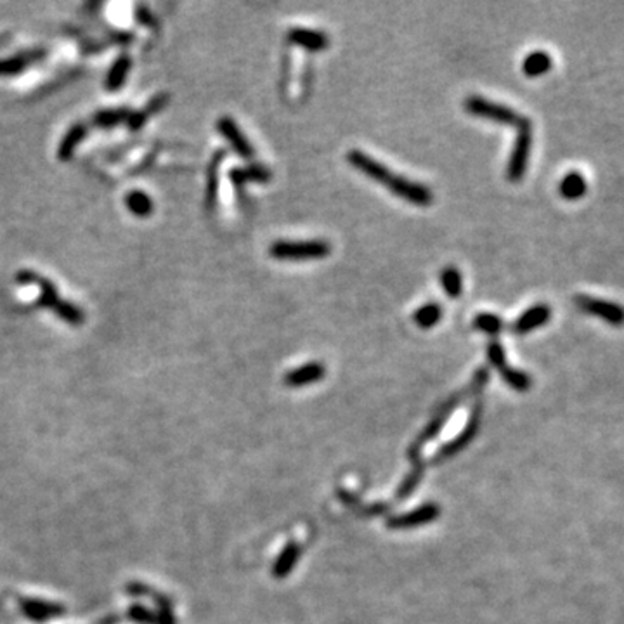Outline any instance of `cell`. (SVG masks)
Listing matches in <instances>:
<instances>
[{
    "label": "cell",
    "mask_w": 624,
    "mask_h": 624,
    "mask_svg": "<svg viewBox=\"0 0 624 624\" xmlns=\"http://www.w3.org/2000/svg\"><path fill=\"white\" fill-rule=\"evenodd\" d=\"M347 159H349V163L354 169L359 170L361 173H364L370 179H373L375 182L387 187L397 198L406 200L407 203L418 205V207H427V205H432V201H434V194H432V191L427 186H423L420 182H413L407 177L397 176L392 170H389L384 163L377 162V159L371 158L364 151H349Z\"/></svg>",
    "instance_id": "6da1fadb"
},
{
    "label": "cell",
    "mask_w": 624,
    "mask_h": 624,
    "mask_svg": "<svg viewBox=\"0 0 624 624\" xmlns=\"http://www.w3.org/2000/svg\"><path fill=\"white\" fill-rule=\"evenodd\" d=\"M332 254L329 243L322 240L307 241H276L269 248V255L278 260H314Z\"/></svg>",
    "instance_id": "7a4b0ae2"
},
{
    "label": "cell",
    "mask_w": 624,
    "mask_h": 624,
    "mask_svg": "<svg viewBox=\"0 0 624 624\" xmlns=\"http://www.w3.org/2000/svg\"><path fill=\"white\" fill-rule=\"evenodd\" d=\"M17 283H37V285L42 288L40 302L44 304L45 307H51L52 311L58 312V314L61 315L66 322H70V325H81V322H84V314H81L75 306H72V304L61 302L58 293H56L54 286H52L47 279L40 278V276L33 274V272L30 271H23L17 274Z\"/></svg>",
    "instance_id": "3957f363"
},
{
    "label": "cell",
    "mask_w": 624,
    "mask_h": 624,
    "mask_svg": "<svg viewBox=\"0 0 624 624\" xmlns=\"http://www.w3.org/2000/svg\"><path fill=\"white\" fill-rule=\"evenodd\" d=\"M531 148H533V127L529 120L524 118V122L517 127V139L506 166V177L510 182H519L524 177L531 158Z\"/></svg>",
    "instance_id": "277c9868"
},
{
    "label": "cell",
    "mask_w": 624,
    "mask_h": 624,
    "mask_svg": "<svg viewBox=\"0 0 624 624\" xmlns=\"http://www.w3.org/2000/svg\"><path fill=\"white\" fill-rule=\"evenodd\" d=\"M465 111L471 116H478V118L491 120V122L505 123V125L519 127L524 122V116H520L515 109L508 108L505 104H499V102L488 101V99L481 98V95H470L465 101Z\"/></svg>",
    "instance_id": "5b68a950"
},
{
    "label": "cell",
    "mask_w": 624,
    "mask_h": 624,
    "mask_svg": "<svg viewBox=\"0 0 624 624\" xmlns=\"http://www.w3.org/2000/svg\"><path fill=\"white\" fill-rule=\"evenodd\" d=\"M577 309L586 312L590 315L604 319L611 326H623L624 325V307L616 302H609L604 299H595L590 295H577L574 299Z\"/></svg>",
    "instance_id": "8992f818"
},
{
    "label": "cell",
    "mask_w": 624,
    "mask_h": 624,
    "mask_svg": "<svg viewBox=\"0 0 624 624\" xmlns=\"http://www.w3.org/2000/svg\"><path fill=\"white\" fill-rule=\"evenodd\" d=\"M439 515H441L439 505H435V503H425V505L418 506V508L411 510V512L404 513V515L389 517L387 527L392 531L414 529V527L434 522V520L439 519Z\"/></svg>",
    "instance_id": "52a82bcc"
},
{
    "label": "cell",
    "mask_w": 624,
    "mask_h": 624,
    "mask_svg": "<svg viewBox=\"0 0 624 624\" xmlns=\"http://www.w3.org/2000/svg\"><path fill=\"white\" fill-rule=\"evenodd\" d=\"M481 413H482V407H481V404H477L474 410V413H471L470 420H468L467 427L463 428L462 434H460L458 437L453 439V441H449L444 448L439 449V451L435 453L432 463H441V462H444V460L453 458L455 455L462 453L468 444H471V441H474L475 435H477L478 427H481Z\"/></svg>",
    "instance_id": "ba28073f"
},
{
    "label": "cell",
    "mask_w": 624,
    "mask_h": 624,
    "mask_svg": "<svg viewBox=\"0 0 624 624\" xmlns=\"http://www.w3.org/2000/svg\"><path fill=\"white\" fill-rule=\"evenodd\" d=\"M20 609L24 618L38 624H44L49 619L61 618V616L66 614L65 605L47 600H38V598H20Z\"/></svg>",
    "instance_id": "9c48e42d"
},
{
    "label": "cell",
    "mask_w": 624,
    "mask_h": 624,
    "mask_svg": "<svg viewBox=\"0 0 624 624\" xmlns=\"http://www.w3.org/2000/svg\"><path fill=\"white\" fill-rule=\"evenodd\" d=\"M286 40L309 52H322L329 47V38L325 31L309 28H292L286 33Z\"/></svg>",
    "instance_id": "30bf717a"
},
{
    "label": "cell",
    "mask_w": 624,
    "mask_h": 624,
    "mask_svg": "<svg viewBox=\"0 0 624 624\" xmlns=\"http://www.w3.org/2000/svg\"><path fill=\"white\" fill-rule=\"evenodd\" d=\"M217 130L229 141V144L233 146V150L236 151L237 155L241 156L243 159H254L255 151L254 146L248 143V139L244 137V134L241 132L240 127L236 125L233 118L229 116H222L221 120L217 122Z\"/></svg>",
    "instance_id": "8fae6325"
},
{
    "label": "cell",
    "mask_w": 624,
    "mask_h": 624,
    "mask_svg": "<svg viewBox=\"0 0 624 624\" xmlns=\"http://www.w3.org/2000/svg\"><path fill=\"white\" fill-rule=\"evenodd\" d=\"M549 318H552V309L546 304H536V306L522 312L515 319V322L512 325V332L517 333V335H526V333H531L533 329L545 326L549 321Z\"/></svg>",
    "instance_id": "7c38bea8"
},
{
    "label": "cell",
    "mask_w": 624,
    "mask_h": 624,
    "mask_svg": "<svg viewBox=\"0 0 624 624\" xmlns=\"http://www.w3.org/2000/svg\"><path fill=\"white\" fill-rule=\"evenodd\" d=\"M326 375V368L322 366L321 363H307L304 366L295 368V370L288 371L283 378L286 387H293V389H299L304 387V385H309L314 384V382L322 380Z\"/></svg>",
    "instance_id": "4fadbf2b"
},
{
    "label": "cell",
    "mask_w": 624,
    "mask_h": 624,
    "mask_svg": "<svg viewBox=\"0 0 624 624\" xmlns=\"http://www.w3.org/2000/svg\"><path fill=\"white\" fill-rule=\"evenodd\" d=\"M407 455H410V462L413 468H411V471L406 475V478L400 482L399 489H397L396 492L397 501H403V499H406L407 496L413 494V492L416 491L418 485H420L421 478H423L425 465L423 462H421L420 451H407Z\"/></svg>",
    "instance_id": "5bb4252c"
},
{
    "label": "cell",
    "mask_w": 624,
    "mask_h": 624,
    "mask_svg": "<svg viewBox=\"0 0 624 624\" xmlns=\"http://www.w3.org/2000/svg\"><path fill=\"white\" fill-rule=\"evenodd\" d=\"M234 187L237 189V193H243V186L247 182H258V184H267L271 180L272 173L271 170L265 165H250L244 166V169H234L229 172Z\"/></svg>",
    "instance_id": "9a60e30c"
},
{
    "label": "cell",
    "mask_w": 624,
    "mask_h": 624,
    "mask_svg": "<svg viewBox=\"0 0 624 624\" xmlns=\"http://www.w3.org/2000/svg\"><path fill=\"white\" fill-rule=\"evenodd\" d=\"M300 555H302L300 545H297L295 541H290V543L283 548V552L279 553L276 562L272 563V576H274L276 579H283V577L288 576V574L295 569Z\"/></svg>",
    "instance_id": "2e32d148"
},
{
    "label": "cell",
    "mask_w": 624,
    "mask_h": 624,
    "mask_svg": "<svg viewBox=\"0 0 624 624\" xmlns=\"http://www.w3.org/2000/svg\"><path fill=\"white\" fill-rule=\"evenodd\" d=\"M552 58L546 51H533L531 54H527L522 61V72L524 75L529 78H538L552 70Z\"/></svg>",
    "instance_id": "e0dca14e"
},
{
    "label": "cell",
    "mask_w": 624,
    "mask_h": 624,
    "mask_svg": "<svg viewBox=\"0 0 624 624\" xmlns=\"http://www.w3.org/2000/svg\"><path fill=\"white\" fill-rule=\"evenodd\" d=\"M586 189H588L586 179H584V176H581L579 172H569L567 176H563V179L560 180L559 186L560 196H562L563 200L569 201L583 198Z\"/></svg>",
    "instance_id": "ac0fdd59"
},
{
    "label": "cell",
    "mask_w": 624,
    "mask_h": 624,
    "mask_svg": "<svg viewBox=\"0 0 624 624\" xmlns=\"http://www.w3.org/2000/svg\"><path fill=\"white\" fill-rule=\"evenodd\" d=\"M442 318V307L437 302H428L423 304L420 309L414 311L413 321L420 326L421 329H430L441 321Z\"/></svg>",
    "instance_id": "d6986e66"
},
{
    "label": "cell",
    "mask_w": 624,
    "mask_h": 624,
    "mask_svg": "<svg viewBox=\"0 0 624 624\" xmlns=\"http://www.w3.org/2000/svg\"><path fill=\"white\" fill-rule=\"evenodd\" d=\"M441 286L449 299H460L463 292L462 272L456 267H448L441 272Z\"/></svg>",
    "instance_id": "ffe728a7"
},
{
    "label": "cell",
    "mask_w": 624,
    "mask_h": 624,
    "mask_svg": "<svg viewBox=\"0 0 624 624\" xmlns=\"http://www.w3.org/2000/svg\"><path fill=\"white\" fill-rule=\"evenodd\" d=\"M499 375L505 380V384L510 385L513 390H517V392H527L531 389V385H533V380H531V377L526 371L510 368L508 364L503 370H499Z\"/></svg>",
    "instance_id": "44dd1931"
},
{
    "label": "cell",
    "mask_w": 624,
    "mask_h": 624,
    "mask_svg": "<svg viewBox=\"0 0 624 624\" xmlns=\"http://www.w3.org/2000/svg\"><path fill=\"white\" fill-rule=\"evenodd\" d=\"M474 328L478 329L482 333H488V335H498L505 328V322L499 318L498 314H492V312H481V314L475 315L474 319Z\"/></svg>",
    "instance_id": "7402d4cb"
},
{
    "label": "cell",
    "mask_w": 624,
    "mask_h": 624,
    "mask_svg": "<svg viewBox=\"0 0 624 624\" xmlns=\"http://www.w3.org/2000/svg\"><path fill=\"white\" fill-rule=\"evenodd\" d=\"M226 151H219L215 155V158L212 159L210 166H208V186H207V205L208 208H214L215 200H217V172H219V163L224 159Z\"/></svg>",
    "instance_id": "603a6c76"
},
{
    "label": "cell",
    "mask_w": 624,
    "mask_h": 624,
    "mask_svg": "<svg viewBox=\"0 0 624 624\" xmlns=\"http://www.w3.org/2000/svg\"><path fill=\"white\" fill-rule=\"evenodd\" d=\"M127 205H129L130 212L134 215H139V217H146V215H150L153 212V201L143 191H132L127 196Z\"/></svg>",
    "instance_id": "cb8c5ba5"
},
{
    "label": "cell",
    "mask_w": 624,
    "mask_h": 624,
    "mask_svg": "<svg viewBox=\"0 0 624 624\" xmlns=\"http://www.w3.org/2000/svg\"><path fill=\"white\" fill-rule=\"evenodd\" d=\"M129 70H130V59L127 58V56H122V58H120L118 61L113 65L111 72H109L108 80H106V88H109V91H116V88L122 87L123 81H125V78H127V73H129Z\"/></svg>",
    "instance_id": "d4e9b609"
},
{
    "label": "cell",
    "mask_w": 624,
    "mask_h": 624,
    "mask_svg": "<svg viewBox=\"0 0 624 624\" xmlns=\"http://www.w3.org/2000/svg\"><path fill=\"white\" fill-rule=\"evenodd\" d=\"M85 136V127L84 125H75L66 137L63 139L61 146H59V158L61 159H70L73 155V150L77 148V144L84 139Z\"/></svg>",
    "instance_id": "484cf974"
},
{
    "label": "cell",
    "mask_w": 624,
    "mask_h": 624,
    "mask_svg": "<svg viewBox=\"0 0 624 624\" xmlns=\"http://www.w3.org/2000/svg\"><path fill=\"white\" fill-rule=\"evenodd\" d=\"M166 102H169V95H158V98H155L153 101H151L150 104H148V108L144 109V111H139V113H136V115L130 116V118H129L130 129H132V130L141 129V127H143V123L148 120V116H150L151 113L158 111L159 108H163V106H165Z\"/></svg>",
    "instance_id": "4316f807"
},
{
    "label": "cell",
    "mask_w": 624,
    "mask_h": 624,
    "mask_svg": "<svg viewBox=\"0 0 624 624\" xmlns=\"http://www.w3.org/2000/svg\"><path fill=\"white\" fill-rule=\"evenodd\" d=\"M127 618L136 624H155V612L141 604L130 605L127 611Z\"/></svg>",
    "instance_id": "83f0119b"
},
{
    "label": "cell",
    "mask_w": 624,
    "mask_h": 624,
    "mask_svg": "<svg viewBox=\"0 0 624 624\" xmlns=\"http://www.w3.org/2000/svg\"><path fill=\"white\" fill-rule=\"evenodd\" d=\"M488 359L496 370H503L506 366V354L501 343L498 340H491L488 345Z\"/></svg>",
    "instance_id": "f1b7e54d"
},
{
    "label": "cell",
    "mask_w": 624,
    "mask_h": 624,
    "mask_svg": "<svg viewBox=\"0 0 624 624\" xmlns=\"http://www.w3.org/2000/svg\"><path fill=\"white\" fill-rule=\"evenodd\" d=\"M336 496H338V499L343 503V505L349 506L350 510L357 512V513H359V515H363L364 510H366V506H364L363 503H361V499L357 498V496H354L350 491H347V489L338 488V489H336Z\"/></svg>",
    "instance_id": "f546056e"
},
{
    "label": "cell",
    "mask_w": 624,
    "mask_h": 624,
    "mask_svg": "<svg viewBox=\"0 0 624 624\" xmlns=\"http://www.w3.org/2000/svg\"><path fill=\"white\" fill-rule=\"evenodd\" d=\"M125 118L127 113L123 111V109H113V111L99 113V115L95 116V123H99L101 127H113Z\"/></svg>",
    "instance_id": "4dcf8cb0"
},
{
    "label": "cell",
    "mask_w": 624,
    "mask_h": 624,
    "mask_svg": "<svg viewBox=\"0 0 624 624\" xmlns=\"http://www.w3.org/2000/svg\"><path fill=\"white\" fill-rule=\"evenodd\" d=\"M35 58H23V59H9V61H0V75H10L23 70L26 63H31Z\"/></svg>",
    "instance_id": "1f68e13d"
},
{
    "label": "cell",
    "mask_w": 624,
    "mask_h": 624,
    "mask_svg": "<svg viewBox=\"0 0 624 624\" xmlns=\"http://www.w3.org/2000/svg\"><path fill=\"white\" fill-rule=\"evenodd\" d=\"M125 590L130 597H151V593H153V588L148 586L143 581H130Z\"/></svg>",
    "instance_id": "d6a6232c"
},
{
    "label": "cell",
    "mask_w": 624,
    "mask_h": 624,
    "mask_svg": "<svg viewBox=\"0 0 624 624\" xmlns=\"http://www.w3.org/2000/svg\"><path fill=\"white\" fill-rule=\"evenodd\" d=\"M155 624H177L173 611H162V609H156Z\"/></svg>",
    "instance_id": "836d02e7"
},
{
    "label": "cell",
    "mask_w": 624,
    "mask_h": 624,
    "mask_svg": "<svg viewBox=\"0 0 624 624\" xmlns=\"http://www.w3.org/2000/svg\"><path fill=\"white\" fill-rule=\"evenodd\" d=\"M118 621H120L118 616H108V618H104V619H102V621H99L98 624H116Z\"/></svg>",
    "instance_id": "e575fe53"
}]
</instances>
